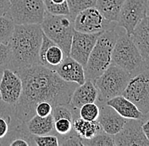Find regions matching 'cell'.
<instances>
[{
	"instance_id": "obj_1",
	"label": "cell",
	"mask_w": 149,
	"mask_h": 146,
	"mask_svg": "<svg viewBox=\"0 0 149 146\" xmlns=\"http://www.w3.org/2000/svg\"><path fill=\"white\" fill-rule=\"evenodd\" d=\"M22 80V94L13 106L14 117L19 122L24 123L36 115V106L41 101H47L53 107L68 105L76 83L67 82L54 70L42 64H36L17 71Z\"/></svg>"
},
{
	"instance_id": "obj_2",
	"label": "cell",
	"mask_w": 149,
	"mask_h": 146,
	"mask_svg": "<svg viewBox=\"0 0 149 146\" xmlns=\"http://www.w3.org/2000/svg\"><path fill=\"white\" fill-rule=\"evenodd\" d=\"M41 25H15L8 42L10 53L9 68L15 72L39 64L42 41Z\"/></svg>"
},
{
	"instance_id": "obj_3",
	"label": "cell",
	"mask_w": 149,
	"mask_h": 146,
	"mask_svg": "<svg viewBox=\"0 0 149 146\" xmlns=\"http://www.w3.org/2000/svg\"><path fill=\"white\" fill-rule=\"evenodd\" d=\"M117 26L103 31L97 38L84 67L86 80L93 81L111 65L113 49L118 37Z\"/></svg>"
},
{
	"instance_id": "obj_4",
	"label": "cell",
	"mask_w": 149,
	"mask_h": 146,
	"mask_svg": "<svg viewBox=\"0 0 149 146\" xmlns=\"http://www.w3.org/2000/svg\"><path fill=\"white\" fill-rule=\"evenodd\" d=\"M117 30L118 37L113 49L111 64L119 66L130 76L148 69L149 66L143 60L131 37L120 26H117Z\"/></svg>"
},
{
	"instance_id": "obj_5",
	"label": "cell",
	"mask_w": 149,
	"mask_h": 146,
	"mask_svg": "<svg viewBox=\"0 0 149 146\" xmlns=\"http://www.w3.org/2000/svg\"><path fill=\"white\" fill-rule=\"evenodd\" d=\"M41 27L43 34L70 56L74 33V19L70 15H54L46 12Z\"/></svg>"
},
{
	"instance_id": "obj_6",
	"label": "cell",
	"mask_w": 149,
	"mask_h": 146,
	"mask_svg": "<svg viewBox=\"0 0 149 146\" xmlns=\"http://www.w3.org/2000/svg\"><path fill=\"white\" fill-rule=\"evenodd\" d=\"M130 77V73L119 66L111 64L99 77L93 80L97 90V102L105 103L113 97L122 95Z\"/></svg>"
},
{
	"instance_id": "obj_7",
	"label": "cell",
	"mask_w": 149,
	"mask_h": 146,
	"mask_svg": "<svg viewBox=\"0 0 149 146\" xmlns=\"http://www.w3.org/2000/svg\"><path fill=\"white\" fill-rule=\"evenodd\" d=\"M45 15L43 0H10L7 15L15 25H41Z\"/></svg>"
},
{
	"instance_id": "obj_8",
	"label": "cell",
	"mask_w": 149,
	"mask_h": 146,
	"mask_svg": "<svg viewBox=\"0 0 149 146\" xmlns=\"http://www.w3.org/2000/svg\"><path fill=\"white\" fill-rule=\"evenodd\" d=\"M122 95L149 118V67L130 77Z\"/></svg>"
},
{
	"instance_id": "obj_9",
	"label": "cell",
	"mask_w": 149,
	"mask_h": 146,
	"mask_svg": "<svg viewBox=\"0 0 149 146\" xmlns=\"http://www.w3.org/2000/svg\"><path fill=\"white\" fill-rule=\"evenodd\" d=\"M148 15V0H125L120 9L117 26L131 36L141 21Z\"/></svg>"
},
{
	"instance_id": "obj_10",
	"label": "cell",
	"mask_w": 149,
	"mask_h": 146,
	"mask_svg": "<svg viewBox=\"0 0 149 146\" xmlns=\"http://www.w3.org/2000/svg\"><path fill=\"white\" fill-rule=\"evenodd\" d=\"M116 26V22H112L104 18L95 6L81 11L74 19V30L85 33L103 32Z\"/></svg>"
},
{
	"instance_id": "obj_11",
	"label": "cell",
	"mask_w": 149,
	"mask_h": 146,
	"mask_svg": "<svg viewBox=\"0 0 149 146\" xmlns=\"http://www.w3.org/2000/svg\"><path fill=\"white\" fill-rule=\"evenodd\" d=\"M142 120L127 119L120 131L114 135L115 146H149V140L142 129Z\"/></svg>"
},
{
	"instance_id": "obj_12",
	"label": "cell",
	"mask_w": 149,
	"mask_h": 146,
	"mask_svg": "<svg viewBox=\"0 0 149 146\" xmlns=\"http://www.w3.org/2000/svg\"><path fill=\"white\" fill-rule=\"evenodd\" d=\"M101 33L102 32L85 33L74 30L70 50V56L85 67L90 53Z\"/></svg>"
},
{
	"instance_id": "obj_13",
	"label": "cell",
	"mask_w": 149,
	"mask_h": 146,
	"mask_svg": "<svg viewBox=\"0 0 149 146\" xmlns=\"http://www.w3.org/2000/svg\"><path fill=\"white\" fill-rule=\"evenodd\" d=\"M22 90V80L18 73L10 69H4L0 79V98L14 106L19 99Z\"/></svg>"
},
{
	"instance_id": "obj_14",
	"label": "cell",
	"mask_w": 149,
	"mask_h": 146,
	"mask_svg": "<svg viewBox=\"0 0 149 146\" xmlns=\"http://www.w3.org/2000/svg\"><path fill=\"white\" fill-rule=\"evenodd\" d=\"M100 112L97 118L102 131L105 133L115 135L123 128L127 119L120 116L115 110L110 106L103 102H97Z\"/></svg>"
},
{
	"instance_id": "obj_15",
	"label": "cell",
	"mask_w": 149,
	"mask_h": 146,
	"mask_svg": "<svg viewBox=\"0 0 149 146\" xmlns=\"http://www.w3.org/2000/svg\"><path fill=\"white\" fill-rule=\"evenodd\" d=\"M57 74L67 82L81 85L86 81L84 67L70 56H65L63 61L54 69Z\"/></svg>"
},
{
	"instance_id": "obj_16",
	"label": "cell",
	"mask_w": 149,
	"mask_h": 146,
	"mask_svg": "<svg viewBox=\"0 0 149 146\" xmlns=\"http://www.w3.org/2000/svg\"><path fill=\"white\" fill-rule=\"evenodd\" d=\"M64 51L44 34L39 51V63L42 66L53 69L60 64L65 57Z\"/></svg>"
},
{
	"instance_id": "obj_17",
	"label": "cell",
	"mask_w": 149,
	"mask_h": 146,
	"mask_svg": "<svg viewBox=\"0 0 149 146\" xmlns=\"http://www.w3.org/2000/svg\"><path fill=\"white\" fill-rule=\"evenodd\" d=\"M105 103L113 107L125 118L142 120L143 122H145L148 118L140 111L139 108L132 101L125 98L123 95L113 97L110 100H107Z\"/></svg>"
},
{
	"instance_id": "obj_18",
	"label": "cell",
	"mask_w": 149,
	"mask_h": 146,
	"mask_svg": "<svg viewBox=\"0 0 149 146\" xmlns=\"http://www.w3.org/2000/svg\"><path fill=\"white\" fill-rule=\"evenodd\" d=\"M97 99V90L93 80H86L84 84L78 85L72 94L70 107L79 110L83 105L96 102Z\"/></svg>"
},
{
	"instance_id": "obj_19",
	"label": "cell",
	"mask_w": 149,
	"mask_h": 146,
	"mask_svg": "<svg viewBox=\"0 0 149 146\" xmlns=\"http://www.w3.org/2000/svg\"><path fill=\"white\" fill-rule=\"evenodd\" d=\"M130 37L143 60L149 66V15L141 21Z\"/></svg>"
},
{
	"instance_id": "obj_20",
	"label": "cell",
	"mask_w": 149,
	"mask_h": 146,
	"mask_svg": "<svg viewBox=\"0 0 149 146\" xmlns=\"http://www.w3.org/2000/svg\"><path fill=\"white\" fill-rule=\"evenodd\" d=\"M27 131L31 135L55 134L54 119L50 114L47 117L34 115L26 122H25Z\"/></svg>"
},
{
	"instance_id": "obj_21",
	"label": "cell",
	"mask_w": 149,
	"mask_h": 146,
	"mask_svg": "<svg viewBox=\"0 0 149 146\" xmlns=\"http://www.w3.org/2000/svg\"><path fill=\"white\" fill-rule=\"evenodd\" d=\"M73 129L75 134L81 138V140L90 139L96 134L102 131V128L96 121H87L81 118L80 116L73 118Z\"/></svg>"
},
{
	"instance_id": "obj_22",
	"label": "cell",
	"mask_w": 149,
	"mask_h": 146,
	"mask_svg": "<svg viewBox=\"0 0 149 146\" xmlns=\"http://www.w3.org/2000/svg\"><path fill=\"white\" fill-rule=\"evenodd\" d=\"M125 1V0H96L95 7L100 11L104 18L117 23Z\"/></svg>"
},
{
	"instance_id": "obj_23",
	"label": "cell",
	"mask_w": 149,
	"mask_h": 146,
	"mask_svg": "<svg viewBox=\"0 0 149 146\" xmlns=\"http://www.w3.org/2000/svg\"><path fill=\"white\" fill-rule=\"evenodd\" d=\"M47 13L54 15H70L67 0H43Z\"/></svg>"
},
{
	"instance_id": "obj_24",
	"label": "cell",
	"mask_w": 149,
	"mask_h": 146,
	"mask_svg": "<svg viewBox=\"0 0 149 146\" xmlns=\"http://www.w3.org/2000/svg\"><path fill=\"white\" fill-rule=\"evenodd\" d=\"M83 146H115L114 135L101 131L90 139L81 140Z\"/></svg>"
},
{
	"instance_id": "obj_25",
	"label": "cell",
	"mask_w": 149,
	"mask_h": 146,
	"mask_svg": "<svg viewBox=\"0 0 149 146\" xmlns=\"http://www.w3.org/2000/svg\"><path fill=\"white\" fill-rule=\"evenodd\" d=\"M14 28L15 24L8 15H0V42L8 44Z\"/></svg>"
},
{
	"instance_id": "obj_26",
	"label": "cell",
	"mask_w": 149,
	"mask_h": 146,
	"mask_svg": "<svg viewBox=\"0 0 149 146\" xmlns=\"http://www.w3.org/2000/svg\"><path fill=\"white\" fill-rule=\"evenodd\" d=\"M100 108L97 103L92 102L83 105L79 109V116L87 121H96L98 118Z\"/></svg>"
},
{
	"instance_id": "obj_27",
	"label": "cell",
	"mask_w": 149,
	"mask_h": 146,
	"mask_svg": "<svg viewBox=\"0 0 149 146\" xmlns=\"http://www.w3.org/2000/svg\"><path fill=\"white\" fill-rule=\"evenodd\" d=\"M95 2L96 0H67L70 15L74 19L81 11L95 6Z\"/></svg>"
},
{
	"instance_id": "obj_28",
	"label": "cell",
	"mask_w": 149,
	"mask_h": 146,
	"mask_svg": "<svg viewBox=\"0 0 149 146\" xmlns=\"http://www.w3.org/2000/svg\"><path fill=\"white\" fill-rule=\"evenodd\" d=\"M73 121L68 118H58L54 120V130L57 136H64L74 131Z\"/></svg>"
},
{
	"instance_id": "obj_29",
	"label": "cell",
	"mask_w": 149,
	"mask_h": 146,
	"mask_svg": "<svg viewBox=\"0 0 149 146\" xmlns=\"http://www.w3.org/2000/svg\"><path fill=\"white\" fill-rule=\"evenodd\" d=\"M33 141L37 146H59L58 138L56 134L33 135Z\"/></svg>"
},
{
	"instance_id": "obj_30",
	"label": "cell",
	"mask_w": 149,
	"mask_h": 146,
	"mask_svg": "<svg viewBox=\"0 0 149 146\" xmlns=\"http://www.w3.org/2000/svg\"><path fill=\"white\" fill-rule=\"evenodd\" d=\"M52 115L54 120L58 118H68L73 121V113L70 105H58L53 107Z\"/></svg>"
},
{
	"instance_id": "obj_31",
	"label": "cell",
	"mask_w": 149,
	"mask_h": 146,
	"mask_svg": "<svg viewBox=\"0 0 149 146\" xmlns=\"http://www.w3.org/2000/svg\"><path fill=\"white\" fill-rule=\"evenodd\" d=\"M59 145H81L83 146L81 138L79 137L75 132L73 131L70 134L64 135V136H58Z\"/></svg>"
},
{
	"instance_id": "obj_32",
	"label": "cell",
	"mask_w": 149,
	"mask_h": 146,
	"mask_svg": "<svg viewBox=\"0 0 149 146\" xmlns=\"http://www.w3.org/2000/svg\"><path fill=\"white\" fill-rule=\"evenodd\" d=\"M10 59V53L8 44L0 42V72L8 69Z\"/></svg>"
},
{
	"instance_id": "obj_33",
	"label": "cell",
	"mask_w": 149,
	"mask_h": 146,
	"mask_svg": "<svg viewBox=\"0 0 149 146\" xmlns=\"http://www.w3.org/2000/svg\"><path fill=\"white\" fill-rule=\"evenodd\" d=\"M53 106L51 103L47 101H41L36 106L35 112L36 115L40 117H47L50 114H52L53 111Z\"/></svg>"
},
{
	"instance_id": "obj_34",
	"label": "cell",
	"mask_w": 149,
	"mask_h": 146,
	"mask_svg": "<svg viewBox=\"0 0 149 146\" xmlns=\"http://www.w3.org/2000/svg\"><path fill=\"white\" fill-rule=\"evenodd\" d=\"M15 119L7 118L5 117H0V140L3 139L7 136L12 122Z\"/></svg>"
},
{
	"instance_id": "obj_35",
	"label": "cell",
	"mask_w": 149,
	"mask_h": 146,
	"mask_svg": "<svg viewBox=\"0 0 149 146\" xmlns=\"http://www.w3.org/2000/svg\"><path fill=\"white\" fill-rule=\"evenodd\" d=\"M0 117H5L7 118L15 119L14 117L13 106L4 102L0 98Z\"/></svg>"
},
{
	"instance_id": "obj_36",
	"label": "cell",
	"mask_w": 149,
	"mask_h": 146,
	"mask_svg": "<svg viewBox=\"0 0 149 146\" xmlns=\"http://www.w3.org/2000/svg\"><path fill=\"white\" fill-rule=\"evenodd\" d=\"M10 6V0H0V15H7Z\"/></svg>"
},
{
	"instance_id": "obj_37",
	"label": "cell",
	"mask_w": 149,
	"mask_h": 146,
	"mask_svg": "<svg viewBox=\"0 0 149 146\" xmlns=\"http://www.w3.org/2000/svg\"><path fill=\"white\" fill-rule=\"evenodd\" d=\"M142 129H143V132H144L146 137L148 138V139L149 140V118L143 122Z\"/></svg>"
},
{
	"instance_id": "obj_38",
	"label": "cell",
	"mask_w": 149,
	"mask_h": 146,
	"mask_svg": "<svg viewBox=\"0 0 149 146\" xmlns=\"http://www.w3.org/2000/svg\"><path fill=\"white\" fill-rule=\"evenodd\" d=\"M148 15H149V0H148Z\"/></svg>"
},
{
	"instance_id": "obj_39",
	"label": "cell",
	"mask_w": 149,
	"mask_h": 146,
	"mask_svg": "<svg viewBox=\"0 0 149 146\" xmlns=\"http://www.w3.org/2000/svg\"><path fill=\"white\" fill-rule=\"evenodd\" d=\"M1 75H2V72H0V79H1Z\"/></svg>"
}]
</instances>
